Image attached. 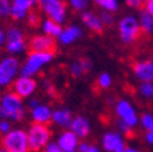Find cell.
<instances>
[{
    "instance_id": "1",
    "label": "cell",
    "mask_w": 153,
    "mask_h": 152,
    "mask_svg": "<svg viewBox=\"0 0 153 152\" xmlns=\"http://www.w3.org/2000/svg\"><path fill=\"white\" fill-rule=\"evenodd\" d=\"M51 137V130L47 125L42 124H34L30 127L27 136V141H29V151L30 152H38L41 151L42 147H45V144L48 143V140Z\"/></svg>"
},
{
    "instance_id": "2",
    "label": "cell",
    "mask_w": 153,
    "mask_h": 152,
    "mask_svg": "<svg viewBox=\"0 0 153 152\" xmlns=\"http://www.w3.org/2000/svg\"><path fill=\"white\" fill-rule=\"evenodd\" d=\"M1 147L8 152H27L29 151L27 134L23 130L10 132L1 140Z\"/></svg>"
},
{
    "instance_id": "3",
    "label": "cell",
    "mask_w": 153,
    "mask_h": 152,
    "mask_svg": "<svg viewBox=\"0 0 153 152\" xmlns=\"http://www.w3.org/2000/svg\"><path fill=\"white\" fill-rule=\"evenodd\" d=\"M119 33H120V38L126 44L135 41L142 33L140 23L133 18V16H126L120 21L119 23Z\"/></svg>"
},
{
    "instance_id": "4",
    "label": "cell",
    "mask_w": 153,
    "mask_h": 152,
    "mask_svg": "<svg viewBox=\"0 0 153 152\" xmlns=\"http://www.w3.org/2000/svg\"><path fill=\"white\" fill-rule=\"evenodd\" d=\"M57 51L56 41L51 36H34L30 38L27 44V54H36V52H48L55 55Z\"/></svg>"
},
{
    "instance_id": "5",
    "label": "cell",
    "mask_w": 153,
    "mask_h": 152,
    "mask_svg": "<svg viewBox=\"0 0 153 152\" xmlns=\"http://www.w3.org/2000/svg\"><path fill=\"white\" fill-rule=\"evenodd\" d=\"M37 3L41 7L42 11H45L51 16L52 21L57 23L63 22L67 8L66 1H63V0H37Z\"/></svg>"
},
{
    "instance_id": "6",
    "label": "cell",
    "mask_w": 153,
    "mask_h": 152,
    "mask_svg": "<svg viewBox=\"0 0 153 152\" xmlns=\"http://www.w3.org/2000/svg\"><path fill=\"white\" fill-rule=\"evenodd\" d=\"M52 56H53V55L48 54V52H36V54H30L29 55L27 62H26V64L22 69V76L23 77L32 76L33 73H36V71L40 69V66L47 63L48 60H51Z\"/></svg>"
},
{
    "instance_id": "7",
    "label": "cell",
    "mask_w": 153,
    "mask_h": 152,
    "mask_svg": "<svg viewBox=\"0 0 153 152\" xmlns=\"http://www.w3.org/2000/svg\"><path fill=\"white\" fill-rule=\"evenodd\" d=\"M1 103H3V107L7 110V112L10 114L11 118H14L15 121L22 119L23 108H22V103H21V96H18L14 92L7 93L3 97Z\"/></svg>"
},
{
    "instance_id": "8",
    "label": "cell",
    "mask_w": 153,
    "mask_h": 152,
    "mask_svg": "<svg viewBox=\"0 0 153 152\" xmlns=\"http://www.w3.org/2000/svg\"><path fill=\"white\" fill-rule=\"evenodd\" d=\"M16 69H18V62L14 58L4 59L0 63V85L10 82V79L14 77Z\"/></svg>"
},
{
    "instance_id": "9",
    "label": "cell",
    "mask_w": 153,
    "mask_h": 152,
    "mask_svg": "<svg viewBox=\"0 0 153 152\" xmlns=\"http://www.w3.org/2000/svg\"><path fill=\"white\" fill-rule=\"evenodd\" d=\"M134 74L143 82H150L153 81V60H143L133 64Z\"/></svg>"
},
{
    "instance_id": "10",
    "label": "cell",
    "mask_w": 153,
    "mask_h": 152,
    "mask_svg": "<svg viewBox=\"0 0 153 152\" xmlns=\"http://www.w3.org/2000/svg\"><path fill=\"white\" fill-rule=\"evenodd\" d=\"M11 88H13L14 93H16V95L21 96V97H25V96H29L34 91L36 81L32 78H27V77H22V78L16 79Z\"/></svg>"
},
{
    "instance_id": "11",
    "label": "cell",
    "mask_w": 153,
    "mask_h": 152,
    "mask_svg": "<svg viewBox=\"0 0 153 152\" xmlns=\"http://www.w3.org/2000/svg\"><path fill=\"white\" fill-rule=\"evenodd\" d=\"M116 111H118V115L122 118L123 122H126L130 126H134L137 124V115H135V111L134 108L128 104L127 101L120 100L116 106Z\"/></svg>"
},
{
    "instance_id": "12",
    "label": "cell",
    "mask_w": 153,
    "mask_h": 152,
    "mask_svg": "<svg viewBox=\"0 0 153 152\" xmlns=\"http://www.w3.org/2000/svg\"><path fill=\"white\" fill-rule=\"evenodd\" d=\"M102 145L107 151L111 152H124L126 147L118 133H107L102 140Z\"/></svg>"
},
{
    "instance_id": "13",
    "label": "cell",
    "mask_w": 153,
    "mask_h": 152,
    "mask_svg": "<svg viewBox=\"0 0 153 152\" xmlns=\"http://www.w3.org/2000/svg\"><path fill=\"white\" fill-rule=\"evenodd\" d=\"M7 48L11 52H19L23 48V38L18 29H10L7 37Z\"/></svg>"
},
{
    "instance_id": "14",
    "label": "cell",
    "mask_w": 153,
    "mask_h": 152,
    "mask_svg": "<svg viewBox=\"0 0 153 152\" xmlns=\"http://www.w3.org/2000/svg\"><path fill=\"white\" fill-rule=\"evenodd\" d=\"M36 1H37V0H14L13 10H11L13 18H15V19L22 18L26 14V11L34 6Z\"/></svg>"
},
{
    "instance_id": "15",
    "label": "cell",
    "mask_w": 153,
    "mask_h": 152,
    "mask_svg": "<svg viewBox=\"0 0 153 152\" xmlns=\"http://www.w3.org/2000/svg\"><path fill=\"white\" fill-rule=\"evenodd\" d=\"M71 129H73V133L78 137H85L89 133V124L88 121L82 117H78L71 122Z\"/></svg>"
},
{
    "instance_id": "16",
    "label": "cell",
    "mask_w": 153,
    "mask_h": 152,
    "mask_svg": "<svg viewBox=\"0 0 153 152\" xmlns=\"http://www.w3.org/2000/svg\"><path fill=\"white\" fill-rule=\"evenodd\" d=\"M82 21L88 26H89V28L92 29L94 33H97V34H102V22L94 15V14L85 13L82 15Z\"/></svg>"
},
{
    "instance_id": "17",
    "label": "cell",
    "mask_w": 153,
    "mask_h": 152,
    "mask_svg": "<svg viewBox=\"0 0 153 152\" xmlns=\"http://www.w3.org/2000/svg\"><path fill=\"white\" fill-rule=\"evenodd\" d=\"M75 145H76V136L73 133V132L64 133L63 136L60 137V140H59V147H60L64 152L74 151Z\"/></svg>"
},
{
    "instance_id": "18",
    "label": "cell",
    "mask_w": 153,
    "mask_h": 152,
    "mask_svg": "<svg viewBox=\"0 0 153 152\" xmlns=\"http://www.w3.org/2000/svg\"><path fill=\"white\" fill-rule=\"evenodd\" d=\"M33 118H34V122H37V124L47 125L51 119V112L47 107H36V110L33 111Z\"/></svg>"
},
{
    "instance_id": "19",
    "label": "cell",
    "mask_w": 153,
    "mask_h": 152,
    "mask_svg": "<svg viewBox=\"0 0 153 152\" xmlns=\"http://www.w3.org/2000/svg\"><path fill=\"white\" fill-rule=\"evenodd\" d=\"M79 36H81L79 29L75 28V26H71V28L66 29V30L60 34V40L63 44H70V43H73L76 37H79Z\"/></svg>"
},
{
    "instance_id": "20",
    "label": "cell",
    "mask_w": 153,
    "mask_h": 152,
    "mask_svg": "<svg viewBox=\"0 0 153 152\" xmlns=\"http://www.w3.org/2000/svg\"><path fill=\"white\" fill-rule=\"evenodd\" d=\"M141 29L145 33H153V16L148 13L146 10H143L141 13Z\"/></svg>"
},
{
    "instance_id": "21",
    "label": "cell",
    "mask_w": 153,
    "mask_h": 152,
    "mask_svg": "<svg viewBox=\"0 0 153 152\" xmlns=\"http://www.w3.org/2000/svg\"><path fill=\"white\" fill-rule=\"evenodd\" d=\"M44 30L45 33H47L48 36H60L62 34V28L60 25L57 22H55V21H52V19H48V21H45V25H44Z\"/></svg>"
},
{
    "instance_id": "22",
    "label": "cell",
    "mask_w": 153,
    "mask_h": 152,
    "mask_svg": "<svg viewBox=\"0 0 153 152\" xmlns=\"http://www.w3.org/2000/svg\"><path fill=\"white\" fill-rule=\"evenodd\" d=\"M53 119L56 121L57 124L63 125V126H68L71 124V115L68 111L63 110V111H56L53 114Z\"/></svg>"
},
{
    "instance_id": "23",
    "label": "cell",
    "mask_w": 153,
    "mask_h": 152,
    "mask_svg": "<svg viewBox=\"0 0 153 152\" xmlns=\"http://www.w3.org/2000/svg\"><path fill=\"white\" fill-rule=\"evenodd\" d=\"M96 3L100 4L101 7H104L108 11H116L118 10V3L116 0H96Z\"/></svg>"
},
{
    "instance_id": "24",
    "label": "cell",
    "mask_w": 153,
    "mask_h": 152,
    "mask_svg": "<svg viewBox=\"0 0 153 152\" xmlns=\"http://www.w3.org/2000/svg\"><path fill=\"white\" fill-rule=\"evenodd\" d=\"M11 6L8 0H0V16H7L11 14Z\"/></svg>"
},
{
    "instance_id": "25",
    "label": "cell",
    "mask_w": 153,
    "mask_h": 152,
    "mask_svg": "<svg viewBox=\"0 0 153 152\" xmlns=\"http://www.w3.org/2000/svg\"><path fill=\"white\" fill-rule=\"evenodd\" d=\"M142 125L148 132H153V117L149 114H145L142 117Z\"/></svg>"
},
{
    "instance_id": "26",
    "label": "cell",
    "mask_w": 153,
    "mask_h": 152,
    "mask_svg": "<svg viewBox=\"0 0 153 152\" xmlns=\"http://www.w3.org/2000/svg\"><path fill=\"white\" fill-rule=\"evenodd\" d=\"M97 85L102 89L108 88V86L111 85V77H109L108 74H101L100 78H99V81H97Z\"/></svg>"
},
{
    "instance_id": "27",
    "label": "cell",
    "mask_w": 153,
    "mask_h": 152,
    "mask_svg": "<svg viewBox=\"0 0 153 152\" xmlns=\"http://www.w3.org/2000/svg\"><path fill=\"white\" fill-rule=\"evenodd\" d=\"M141 92H142L143 96H146V97L153 96V85L150 82H143L141 85Z\"/></svg>"
},
{
    "instance_id": "28",
    "label": "cell",
    "mask_w": 153,
    "mask_h": 152,
    "mask_svg": "<svg viewBox=\"0 0 153 152\" xmlns=\"http://www.w3.org/2000/svg\"><path fill=\"white\" fill-rule=\"evenodd\" d=\"M71 71H73V76L74 77H79V76H82V74L85 73V70H83L82 64H81L79 62H78V63H75V64H73Z\"/></svg>"
},
{
    "instance_id": "29",
    "label": "cell",
    "mask_w": 153,
    "mask_h": 152,
    "mask_svg": "<svg viewBox=\"0 0 153 152\" xmlns=\"http://www.w3.org/2000/svg\"><path fill=\"white\" fill-rule=\"evenodd\" d=\"M119 126H120L122 132H123V133L126 134L127 137H131V136H133V130H131V126H130V125H127L126 122L120 121V122H119Z\"/></svg>"
},
{
    "instance_id": "30",
    "label": "cell",
    "mask_w": 153,
    "mask_h": 152,
    "mask_svg": "<svg viewBox=\"0 0 153 152\" xmlns=\"http://www.w3.org/2000/svg\"><path fill=\"white\" fill-rule=\"evenodd\" d=\"M100 21H101L102 23H105V25H112V22H114V18H112L111 15H108L107 13H102L101 16H100Z\"/></svg>"
},
{
    "instance_id": "31",
    "label": "cell",
    "mask_w": 153,
    "mask_h": 152,
    "mask_svg": "<svg viewBox=\"0 0 153 152\" xmlns=\"http://www.w3.org/2000/svg\"><path fill=\"white\" fill-rule=\"evenodd\" d=\"M76 10H83L86 7V0H71Z\"/></svg>"
},
{
    "instance_id": "32",
    "label": "cell",
    "mask_w": 153,
    "mask_h": 152,
    "mask_svg": "<svg viewBox=\"0 0 153 152\" xmlns=\"http://www.w3.org/2000/svg\"><path fill=\"white\" fill-rule=\"evenodd\" d=\"M142 3H143V0H127V4L134 7V8H141Z\"/></svg>"
},
{
    "instance_id": "33",
    "label": "cell",
    "mask_w": 153,
    "mask_h": 152,
    "mask_svg": "<svg viewBox=\"0 0 153 152\" xmlns=\"http://www.w3.org/2000/svg\"><path fill=\"white\" fill-rule=\"evenodd\" d=\"M45 152H63V151H62L60 147L55 145V144H51V145H48V147H47Z\"/></svg>"
},
{
    "instance_id": "34",
    "label": "cell",
    "mask_w": 153,
    "mask_h": 152,
    "mask_svg": "<svg viewBox=\"0 0 153 152\" xmlns=\"http://www.w3.org/2000/svg\"><path fill=\"white\" fill-rule=\"evenodd\" d=\"M145 10H146L148 13L153 16V0H149V1L145 3Z\"/></svg>"
},
{
    "instance_id": "35",
    "label": "cell",
    "mask_w": 153,
    "mask_h": 152,
    "mask_svg": "<svg viewBox=\"0 0 153 152\" xmlns=\"http://www.w3.org/2000/svg\"><path fill=\"white\" fill-rule=\"evenodd\" d=\"M10 125L7 122H0V132H8Z\"/></svg>"
},
{
    "instance_id": "36",
    "label": "cell",
    "mask_w": 153,
    "mask_h": 152,
    "mask_svg": "<svg viewBox=\"0 0 153 152\" xmlns=\"http://www.w3.org/2000/svg\"><path fill=\"white\" fill-rule=\"evenodd\" d=\"M0 117H1V118H8L10 117V114L7 112V110L3 107V106L0 107Z\"/></svg>"
},
{
    "instance_id": "37",
    "label": "cell",
    "mask_w": 153,
    "mask_h": 152,
    "mask_svg": "<svg viewBox=\"0 0 153 152\" xmlns=\"http://www.w3.org/2000/svg\"><path fill=\"white\" fill-rule=\"evenodd\" d=\"M146 140L149 141L150 144H153V132H148V134H146Z\"/></svg>"
},
{
    "instance_id": "38",
    "label": "cell",
    "mask_w": 153,
    "mask_h": 152,
    "mask_svg": "<svg viewBox=\"0 0 153 152\" xmlns=\"http://www.w3.org/2000/svg\"><path fill=\"white\" fill-rule=\"evenodd\" d=\"M88 148H89V145H88V144H81V145H79V151L81 152H86V151H88Z\"/></svg>"
},
{
    "instance_id": "39",
    "label": "cell",
    "mask_w": 153,
    "mask_h": 152,
    "mask_svg": "<svg viewBox=\"0 0 153 152\" xmlns=\"http://www.w3.org/2000/svg\"><path fill=\"white\" fill-rule=\"evenodd\" d=\"M86 152H100L99 149L96 148V147H92V145H89V148H88V151Z\"/></svg>"
},
{
    "instance_id": "40",
    "label": "cell",
    "mask_w": 153,
    "mask_h": 152,
    "mask_svg": "<svg viewBox=\"0 0 153 152\" xmlns=\"http://www.w3.org/2000/svg\"><path fill=\"white\" fill-rule=\"evenodd\" d=\"M3 41H4V33L0 30V45L3 44Z\"/></svg>"
},
{
    "instance_id": "41",
    "label": "cell",
    "mask_w": 153,
    "mask_h": 152,
    "mask_svg": "<svg viewBox=\"0 0 153 152\" xmlns=\"http://www.w3.org/2000/svg\"><path fill=\"white\" fill-rule=\"evenodd\" d=\"M124 152H138L137 149H133V148H126L124 149Z\"/></svg>"
},
{
    "instance_id": "42",
    "label": "cell",
    "mask_w": 153,
    "mask_h": 152,
    "mask_svg": "<svg viewBox=\"0 0 153 152\" xmlns=\"http://www.w3.org/2000/svg\"><path fill=\"white\" fill-rule=\"evenodd\" d=\"M0 152H8V151H6L4 148H0Z\"/></svg>"
},
{
    "instance_id": "43",
    "label": "cell",
    "mask_w": 153,
    "mask_h": 152,
    "mask_svg": "<svg viewBox=\"0 0 153 152\" xmlns=\"http://www.w3.org/2000/svg\"><path fill=\"white\" fill-rule=\"evenodd\" d=\"M68 152H75V151H68Z\"/></svg>"
}]
</instances>
